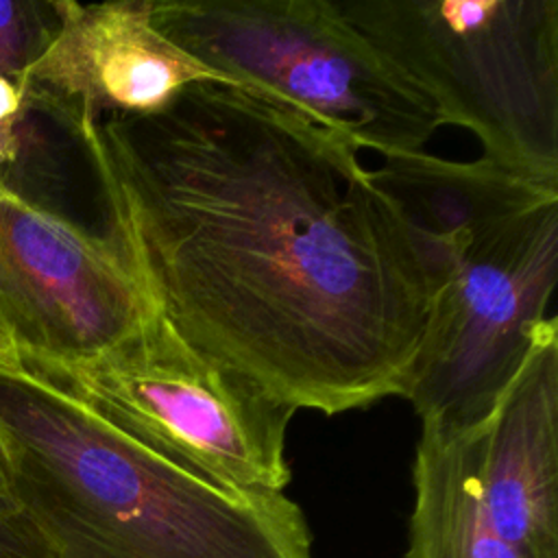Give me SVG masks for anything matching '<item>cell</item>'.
I'll return each instance as SVG.
<instances>
[{
	"instance_id": "cell-1",
	"label": "cell",
	"mask_w": 558,
	"mask_h": 558,
	"mask_svg": "<svg viewBox=\"0 0 558 558\" xmlns=\"http://www.w3.org/2000/svg\"><path fill=\"white\" fill-rule=\"evenodd\" d=\"M76 133L102 233L194 351L294 412L403 397L427 286L349 137L220 81Z\"/></svg>"
},
{
	"instance_id": "cell-2",
	"label": "cell",
	"mask_w": 558,
	"mask_h": 558,
	"mask_svg": "<svg viewBox=\"0 0 558 558\" xmlns=\"http://www.w3.org/2000/svg\"><path fill=\"white\" fill-rule=\"evenodd\" d=\"M373 181L421 259L429 314L403 399L421 425L482 423L556 318L558 183L488 159L384 157Z\"/></svg>"
},
{
	"instance_id": "cell-3",
	"label": "cell",
	"mask_w": 558,
	"mask_h": 558,
	"mask_svg": "<svg viewBox=\"0 0 558 558\" xmlns=\"http://www.w3.org/2000/svg\"><path fill=\"white\" fill-rule=\"evenodd\" d=\"M0 451L48 558H314L283 493L227 490L0 362Z\"/></svg>"
},
{
	"instance_id": "cell-4",
	"label": "cell",
	"mask_w": 558,
	"mask_h": 558,
	"mask_svg": "<svg viewBox=\"0 0 558 558\" xmlns=\"http://www.w3.org/2000/svg\"><path fill=\"white\" fill-rule=\"evenodd\" d=\"M340 13L484 159L558 183V0H342Z\"/></svg>"
},
{
	"instance_id": "cell-5",
	"label": "cell",
	"mask_w": 558,
	"mask_h": 558,
	"mask_svg": "<svg viewBox=\"0 0 558 558\" xmlns=\"http://www.w3.org/2000/svg\"><path fill=\"white\" fill-rule=\"evenodd\" d=\"M153 22L222 83L294 107L360 150L421 153L442 126L331 0H153Z\"/></svg>"
},
{
	"instance_id": "cell-6",
	"label": "cell",
	"mask_w": 558,
	"mask_h": 558,
	"mask_svg": "<svg viewBox=\"0 0 558 558\" xmlns=\"http://www.w3.org/2000/svg\"><path fill=\"white\" fill-rule=\"evenodd\" d=\"M26 368L227 490L283 493L290 482L286 434L294 410L194 351L153 307L131 336L92 360Z\"/></svg>"
},
{
	"instance_id": "cell-7",
	"label": "cell",
	"mask_w": 558,
	"mask_h": 558,
	"mask_svg": "<svg viewBox=\"0 0 558 558\" xmlns=\"http://www.w3.org/2000/svg\"><path fill=\"white\" fill-rule=\"evenodd\" d=\"M150 305L109 238L15 192L0 177V329L26 366L92 360Z\"/></svg>"
},
{
	"instance_id": "cell-8",
	"label": "cell",
	"mask_w": 558,
	"mask_h": 558,
	"mask_svg": "<svg viewBox=\"0 0 558 558\" xmlns=\"http://www.w3.org/2000/svg\"><path fill=\"white\" fill-rule=\"evenodd\" d=\"M52 9L54 33L22 87L26 105L57 122L146 116L192 83L220 81L155 26L153 0H61Z\"/></svg>"
},
{
	"instance_id": "cell-9",
	"label": "cell",
	"mask_w": 558,
	"mask_h": 558,
	"mask_svg": "<svg viewBox=\"0 0 558 558\" xmlns=\"http://www.w3.org/2000/svg\"><path fill=\"white\" fill-rule=\"evenodd\" d=\"M477 480L495 530L523 558H558V320L477 423Z\"/></svg>"
},
{
	"instance_id": "cell-10",
	"label": "cell",
	"mask_w": 558,
	"mask_h": 558,
	"mask_svg": "<svg viewBox=\"0 0 558 558\" xmlns=\"http://www.w3.org/2000/svg\"><path fill=\"white\" fill-rule=\"evenodd\" d=\"M405 558H523L493 525L477 480V425H421Z\"/></svg>"
},
{
	"instance_id": "cell-11",
	"label": "cell",
	"mask_w": 558,
	"mask_h": 558,
	"mask_svg": "<svg viewBox=\"0 0 558 558\" xmlns=\"http://www.w3.org/2000/svg\"><path fill=\"white\" fill-rule=\"evenodd\" d=\"M57 26L52 2L0 0V76L22 85Z\"/></svg>"
},
{
	"instance_id": "cell-12",
	"label": "cell",
	"mask_w": 558,
	"mask_h": 558,
	"mask_svg": "<svg viewBox=\"0 0 558 558\" xmlns=\"http://www.w3.org/2000/svg\"><path fill=\"white\" fill-rule=\"evenodd\" d=\"M0 558H48L35 530L31 527L9 477L0 451Z\"/></svg>"
},
{
	"instance_id": "cell-13",
	"label": "cell",
	"mask_w": 558,
	"mask_h": 558,
	"mask_svg": "<svg viewBox=\"0 0 558 558\" xmlns=\"http://www.w3.org/2000/svg\"><path fill=\"white\" fill-rule=\"evenodd\" d=\"M0 362H7V364H17V355H15V349L13 344L7 340L4 333H0Z\"/></svg>"
}]
</instances>
